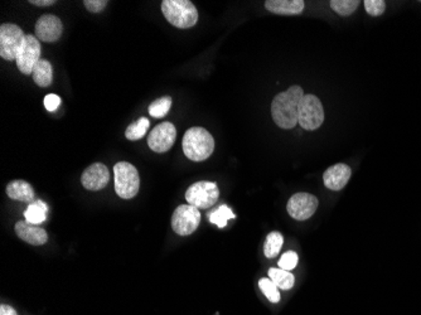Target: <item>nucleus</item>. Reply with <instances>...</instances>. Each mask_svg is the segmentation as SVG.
I'll return each mask as SVG.
<instances>
[{"mask_svg":"<svg viewBox=\"0 0 421 315\" xmlns=\"http://www.w3.org/2000/svg\"><path fill=\"white\" fill-rule=\"evenodd\" d=\"M201 213L198 208L191 205L176 207L172 216V229L176 235L189 236L198 229Z\"/></svg>","mask_w":421,"mask_h":315,"instance_id":"8","label":"nucleus"},{"mask_svg":"<svg viewBox=\"0 0 421 315\" xmlns=\"http://www.w3.org/2000/svg\"><path fill=\"white\" fill-rule=\"evenodd\" d=\"M29 3L37 6H50L55 4L56 1L55 0H29Z\"/></svg>","mask_w":421,"mask_h":315,"instance_id":"31","label":"nucleus"},{"mask_svg":"<svg viewBox=\"0 0 421 315\" xmlns=\"http://www.w3.org/2000/svg\"><path fill=\"white\" fill-rule=\"evenodd\" d=\"M176 139V126L172 122H162L155 126L148 137V145L155 153H165L172 149Z\"/></svg>","mask_w":421,"mask_h":315,"instance_id":"10","label":"nucleus"},{"mask_svg":"<svg viewBox=\"0 0 421 315\" xmlns=\"http://www.w3.org/2000/svg\"><path fill=\"white\" fill-rule=\"evenodd\" d=\"M47 212H48V207L46 203L40 200H37V201L29 203L28 208L24 212V217L29 224H40L46 221Z\"/></svg>","mask_w":421,"mask_h":315,"instance_id":"18","label":"nucleus"},{"mask_svg":"<svg viewBox=\"0 0 421 315\" xmlns=\"http://www.w3.org/2000/svg\"><path fill=\"white\" fill-rule=\"evenodd\" d=\"M115 192L123 200H131L137 195L140 188V177L137 168L128 163L120 161L114 166Z\"/></svg>","mask_w":421,"mask_h":315,"instance_id":"4","label":"nucleus"},{"mask_svg":"<svg viewBox=\"0 0 421 315\" xmlns=\"http://www.w3.org/2000/svg\"><path fill=\"white\" fill-rule=\"evenodd\" d=\"M298 260H299V258H298L296 252H285L284 255L279 260L280 269L286 270V271H291V270L296 269V265H298Z\"/></svg>","mask_w":421,"mask_h":315,"instance_id":"28","label":"nucleus"},{"mask_svg":"<svg viewBox=\"0 0 421 315\" xmlns=\"http://www.w3.org/2000/svg\"><path fill=\"white\" fill-rule=\"evenodd\" d=\"M269 279L273 281L276 287L281 290H291L294 287L296 277L291 274V271H286L283 269H270L269 270Z\"/></svg>","mask_w":421,"mask_h":315,"instance_id":"20","label":"nucleus"},{"mask_svg":"<svg viewBox=\"0 0 421 315\" xmlns=\"http://www.w3.org/2000/svg\"><path fill=\"white\" fill-rule=\"evenodd\" d=\"M351 176H352L351 168L347 164L339 163L325 171L323 174V182L325 187L330 190H341L347 185Z\"/></svg>","mask_w":421,"mask_h":315,"instance_id":"14","label":"nucleus"},{"mask_svg":"<svg viewBox=\"0 0 421 315\" xmlns=\"http://www.w3.org/2000/svg\"><path fill=\"white\" fill-rule=\"evenodd\" d=\"M110 181L108 166L103 163H95L92 166L86 168L85 172L82 173L81 183L89 190H101L108 185Z\"/></svg>","mask_w":421,"mask_h":315,"instance_id":"13","label":"nucleus"},{"mask_svg":"<svg viewBox=\"0 0 421 315\" xmlns=\"http://www.w3.org/2000/svg\"><path fill=\"white\" fill-rule=\"evenodd\" d=\"M63 32V24L60 18L53 14H45L35 23V37L42 42H57Z\"/></svg>","mask_w":421,"mask_h":315,"instance_id":"12","label":"nucleus"},{"mask_svg":"<svg viewBox=\"0 0 421 315\" xmlns=\"http://www.w3.org/2000/svg\"><path fill=\"white\" fill-rule=\"evenodd\" d=\"M60 103H61V98H58L57 95H55V93H50L45 98V106L51 113L58 109Z\"/></svg>","mask_w":421,"mask_h":315,"instance_id":"30","label":"nucleus"},{"mask_svg":"<svg viewBox=\"0 0 421 315\" xmlns=\"http://www.w3.org/2000/svg\"><path fill=\"white\" fill-rule=\"evenodd\" d=\"M86 9L91 13L103 12L108 4V0H85L84 1Z\"/></svg>","mask_w":421,"mask_h":315,"instance_id":"29","label":"nucleus"},{"mask_svg":"<svg viewBox=\"0 0 421 315\" xmlns=\"http://www.w3.org/2000/svg\"><path fill=\"white\" fill-rule=\"evenodd\" d=\"M236 217L234 212L230 210V207L221 206L215 210L213 212L211 213L210 219L211 224H216L218 227L223 229L228 224V219H234Z\"/></svg>","mask_w":421,"mask_h":315,"instance_id":"23","label":"nucleus"},{"mask_svg":"<svg viewBox=\"0 0 421 315\" xmlns=\"http://www.w3.org/2000/svg\"><path fill=\"white\" fill-rule=\"evenodd\" d=\"M40 40L35 35H26L23 45L18 52L17 62L18 69L23 75H32L35 64L40 62Z\"/></svg>","mask_w":421,"mask_h":315,"instance_id":"9","label":"nucleus"},{"mask_svg":"<svg viewBox=\"0 0 421 315\" xmlns=\"http://www.w3.org/2000/svg\"><path fill=\"white\" fill-rule=\"evenodd\" d=\"M0 315H18L17 311L13 309L12 307L1 305L0 307Z\"/></svg>","mask_w":421,"mask_h":315,"instance_id":"32","label":"nucleus"},{"mask_svg":"<svg viewBox=\"0 0 421 315\" xmlns=\"http://www.w3.org/2000/svg\"><path fill=\"white\" fill-rule=\"evenodd\" d=\"M259 287L262 289V292H264V295L270 300L271 303L276 304L280 302V292L279 287H276L274 284L273 281L270 280L269 277H264L262 280L259 281Z\"/></svg>","mask_w":421,"mask_h":315,"instance_id":"26","label":"nucleus"},{"mask_svg":"<svg viewBox=\"0 0 421 315\" xmlns=\"http://www.w3.org/2000/svg\"><path fill=\"white\" fill-rule=\"evenodd\" d=\"M32 77L35 84L40 87H48L53 81V71H52L51 63L47 59H40V62L35 64Z\"/></svg>","mask_w":421,"mask_h":315,"instance_id":"19","label":"nucleus"},{"mask_svg":"<svg viewBox=\"0 0 421 315\" xmlns=\"http://www.w3.org/2000/svg\"><path fill=\"white\" fill-rule=\"evenodd\" d=\"M317 208H318L317 197L309 193H296L291 195L286 206L288 213L298 221H305L308 218L312 217L317 211Z\"/></svg>","mask_w":421,"mask_h":315,"instance_id":"11","label":"nucleus"},{"mask_svg":"<svg viewBox=\"0 0 421 315\" xmlns=\"http://www.w3.org/2000/svg\"><path fill=\"white\" fill-rule=\"evenodd\" d=\"M283 235L280 232L274 231L271 234H269L265 241V245H264V253L268 258H274L275 256H278L280 253V250L283 247Z\"/></svg>","mask_w":421,"mask_h":315,"instance_id":"21","label":"nucleus"},{"mask_svg":"<svg viewBox=\"0 0 421 315\" xmlns=\"http://www.w3.org/2000/svg\"><path fill=\"white\" fill-rule=\"evenodd\" d=\"M183 151L189 161H203L215 150V139L205 127L194 126L184 134Z\"/></svg>","mask_w":421,"mask_h":315,"instance_id":"2","label":"nucleus"},{"mask_svg":"<svg viewBox=\"0 0 421 315\" xmlns=\"http://www.w3.org/2000/svg\"><path fill=\"white\" fill-rule=\"evenodd\" d=\"M162 12L176 28H192L198 21V11L189 0H163Z\"/></svg>","mask_w":421,"mask_h":315,"instance_id":"3","label":"nucleus"},{"mask_svg":"<svg viewBox=\"0 0 421 315\" xmlns=\"http://www.w3.org/2000/svg\"><path fill=\"white\" fill-rule=\"evenodd\" d=\"M26 35L17 24H1L0 27V57L16 61L18 52L23 45Z\"/></svg>","mask_w":421,"mask_h":315,"instance_id":"6","label":"nucleus"},{"mask_svg":"<svg viewBox=\"0 0 421 315\" xmlns=\"http://www.w3.org/2000/svg\"><path fill=\"white\" fill-rule=\"evenodd\" d=\"M325 121V109L315 95H304L299 105L298 124L305 130H317Z\"/></svg>","mask_w":421,"mask_h":315,"instance_id":"5","label":"nucleus"},{"mask_svg":"<svg viewBox=\"0 0 421 315\" xmlns=\"http://www.w3.org/2000/svg\"><path fill=\"white\" fill-rule=\"evenodd\" d=\"M149 126H150L149 119L142 118L129 125V127L126 129L125 137L129 140H139V139L144 138L149 130Z\"/></svg>","mask_w":421,"mask_h":315,"instance_id":"22","label":"nucleus"},{"mask_svg":"<svg viewBox=\"0 0 421 315\" xmlns=\"http://www.w3.org/2000/svg\"><path fill=\"white\" fill-rule=\"evenodd\" d=\"M16 234L21 240L26 241L29 245L40 246L48 241L46 231L38 224H32L27 221H19L16 224Z\"/></svg>","mask_w":421,"mask_h":315,"instance_id":"15","label":"nucleus"},{"mask_svg":"<svg viewBox=\"0 0 421 315\" xmlns=\"http://www.w3.org/2000/svg\"><path fill=\"white\" fill-rule=\"evenodd\" d=\"M172 108V98L169 96L158 98L149 106V114L152 115L155 119L164 118L165 115L169 113Z\"/></svg>","mask_w":421,"mask_h":315,"instance_id":"25","label":"nucleus"},{"mask_svg":"<svg viewBox=\"0 0 421 315\" xmlns=\"http://www.w3.org/2000/svg\"><path fill=\"white\" fill-rule=\"evenodd\" d=\"M301 86H291L276 95L271 103V116L275 124L281 129H293L299 120V105L304 98Z\"/></svg>","mask_w":421,"mask_h":315,"instance_id":"1","label":"nucleus"},{"mask_svg":"<svg viewBox=\"0 0 421 315\" xmlns=\"http://www.w3.org/2000/svg\"><path fill=\"white\" fill-rule=\"evenodd\" d=\"M220 197V189L213 182H197L192 184L186 192V200L188 205L196 207L198 210L210 208L216 203Z\"/></svg>","mask_w":421,"mask_h":315,"instance_id":"7","label":"nucleus"},{"mask_svg":"<svg viewBox=\"0 0 421 315\" xmlns=\"http://www.w3.org/2000/svg\"><path fill=\"white\" fill-rule=\"evenodd\" d=\"M6 195L14 201L28 202L32 203L35 200V190L32 185L26 181H13L6 185Z\"/></svg>","mask_w":421,"mask_h":315,"instance_id":"17","label":"nucleus"},{"mask_svg":"<svg viewBox=\"0 0 421 315\" xmlns=\"http://www.w3.org/2000/svg\"><path fill=\"white\" fill-rule=\"evenodd\" d=\"M364 9L372 17H378L385 12L386 3L383 0H364Z\"/></svg>","mask_w":421,"mask_h":315,"instance_id":"27","label":"nucleus"},{"mask_svg":"<svg viewBox=\"0 0 421 315\" xmlns=\"http://www.w3.org/2000/svg\"><path fill=\"white\" fill-rule=\"evenodd\" d=\"M330 4L335 12L343 17H347L353 12H356V9L359 8V0H332Z\"/></svg>","mask_w":421,"mask_h":315,"instance_id":"24","label":"nucleus"},{"mask_svg":"<svg viewBox=\"0 0 421 315\" xmlns=\"http://www.w3.org/2000/svg\"><path fill=\"white\" fill-rule=\"evenodd\" d=\"M303 0H268L265 1V8L269 12L281 16H296L304 9Z\"/></svg>","mask_w":421,"mask_h":315,"instance_id":"16","label":"nucleus"}]
</instances>
